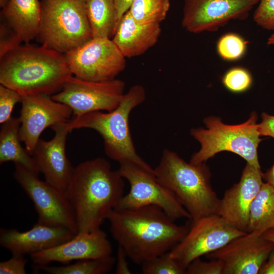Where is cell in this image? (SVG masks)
Wrapping results in <instances>:
<instances>
[{
	"label": "cell",
	"instance_id": "cell-37",
	"mask_svg": "<svg viewBox=\"0 0 274 274\" xmlns=\"http://www.w3.org/2000/svg\"><path fill=\"white\" fill-rule=\"evenodd\" d=\"M134 0H114L117 12V25L123 15L128 10Z\"/></svg>",
	"mask_w": 274,
	"mask_h": 274
},
{
	"label": "cell",
	"instance_id": "cell-28",
	"mask_svg": "<svg viewBox=\"0 0 274 274\" xmlns=\"http://www.w3.org/2000/svg\"><path fill=\"white\" fill-rule=\"evenodd\" d=\"M247 42L239 35L229 33L222 36L219 40L217 49L220 57L226 60H235L244 54Z\"/></svg>",
	"mask_w": 274,
	"mask_h": 274
},
{
	"label": "cell",
	"instance_id": "cell-10",
	"mask_svg": "<svg viewBox=\"0 0 274 274\" xmlns=\"http://www.w3.org/2000/svg\"><path fill=\"white\" fill-rule=\"evenodd\" d=\"M65 55L72 75L84 80H113L126 67V58L112 39L92 38Z\"/></svg>",
	"mask_w": 274,
	"mask_h": 274
},
{
	"label": "cell",
	"instance_id": "cell-38",
	"mask_svg": "<svg viewBox=\"0 0 274 274\" xmlns=\"http://www.w3.org/2000/svg\"><path fill=\"white\" fill-rule=\"evenodd\" d=\"M259 274H274V249L261 266Z\"/></svg>",
	"mask_w": 274,
	"mask_h": 274
},
{
	"label": "cell",
	"instance_id": "cell-19",
	"mask_svg": "<svg viewBox=\"0 0 274 274\" xmlns=\"http://www.w3.org/2000/svg\"><path fill=\"white\" fill-rule=\"evenodd\" d=\"M76 234L64 227L37 222L30 229L25 231L2 228L0 245L9 251L12 256H30L63 244Z\"/></svg>",
	"mask_w": 274,
	"mask_h": 274
},
{
	"label": "cell",
	"instance_id": "cell-36",
	"mask_svg": "<svg viewBox=\"0 0 274 274\" xmlns=\"http://www.w3.org/2000/svg\"><path fill=\"white\" fill-rule=\"evenodd\" d=\"M127 257L124 250L121 246H118L117 258H116V267L115 273L130 274L132 273L127 261Z\"/></svg>",
	"mask_w": 274,
	"mask_h": 274
},
{
	"label": "cell",
	"instance_id": "cell-5",
	"mask_svg": "<svg viewBox=\"0 0 274 274\" xmlns=\"http://www.w3.org/2000/svg\"><path fill=\"white\" fill-rule=\"evenodd\" d=\"M146 92L141 85L131 87L118 105L111 111H96L79 117H72L67 122L70 130L89 128L97 131L104 141L106 155L118 161H130L153 172V168L137 153L130 131L131 112L146 99Z\"/></svg>",
	"mask_w": 274,
	"mask_h": 274
},
{
	"label": "cell",
	"instance_id": "cell-29",
	"mask_svg": "<svg viewBox=\"0 0 274 274\" xmlns=\"http://www.w3.org/2000/svg\"><path fill=\"white\" fill-rule=\"evenodd\" d=\"M222 83L229 91L240 93L251 87L252 78L247 70L236 67L229 70L225 74L222 78Z\"/></svg>",
	"mask_w": 274,
	"mask_h": 274
},
{
	"label": "cell",
	"instance_id": "cell-9",
	"mask_svg": "<svg viewBox=\"0 0 274 274\" xmlns=\"http://www.w3.org/2000/svg\"><path fill=\"white\" fill-rule=\"evenodd\" d=\"M13 176L33 202L38 223L78 233L75 211L66 192L41 180L39 174L19 164H15Z\"/></svg>",
	"mask_w": 274,
	"mask_h": 274
},
{
	"label": "cell",
	"instance_id": "cell-42",
	"mask_svg": "<svg viewBox=\"0 0 274 274\" xmlns=\"http://www.w3.org/2000/svg\"><path fill=\"white\" fill-rule=\"evenodd\" d=\"M9 0H0V7L3 8L9 2Z\"/></svg>",
	"mask_w": 274,
	"mask_h": 274
},
{
	"label": "cell",
	"instance_id": "cell-2",
	"mask_svg": "<svg viewBox=\"0 0 274 274\" xmlns=\"http://www.w3.org/2000/svg\"><path fill=\"white\" fill-rule=\"evenodd\" d=\"M124 179L101 157L74 167L66 192L75 211L78 233L100 228L124 195Z\"/></svg>",
	"mask_w": 274,
	"mask_h": 274
},
{
	"label": "cell",
	"instance_id": "cell-6",
	"mask_svg": "<svg viewBox=\"0 0 274 274\" xmlns=\"http://www.w3.org/2000/svg\"><path fill=\"white\" fill-rule=\"evenodd\" d=\"M257 116L252 113L245 122L237 125L223 123L216 117L203 120L206 128H192L191 135L200 145L190 162L197 164L205 162L217 153L229 151L244 159L247 163L260 167L257 148L262 140L258 130Z\"/></svg>",
	"mask_w": 274,
	"mask_h": 274
},
{
	"label": "cell",
	"instance_id": "cell-17",
	"mask_svg": "<svg viewBox=\"0 0 274 274\" xmlns=\"http://www.w3.org/2000/svg\"><path fill=\"white\" fill-rule=\"evenodd\" d=\"M51 128L55 133L53 138L49 141L40 139L31 155L45 180L66 192L74 169L65 152L66 141L71 131L67 122Z\"/></svg>",
	"mask_w": 274,
	"mask_h": 274
},
{
	"label": "cell",
	"instance_id": "cell-27",
	"mask_svg": "<svg viewBox=\"0 0 274 274\" xmlns=\"http://www.w3.org/2000/svg\"><path fill=\"white\" fill-rule=\"evenodd\" d=\"M144 274H186V269L169 255V252L160 255L142 264Z\"/></svg>",
	"mask_w": 274,
	"mask_h": 274
},
{
	"label": "cell",
	"instance_id": "cell-35",
	"mask_svg": "<svg viewBox=\"0 0 274 274\" xmlns=\"http://www.w3.org/2000/svg\"><path fill=\"white\" fill-rule=\"evenodd\" d=\"M262 121L258 124L260 135L267 136L274 139V116L266 113L261 114Z\"/></svg>",
	"mask_w": 274,
	"mask_h": 274
},
{
	"label": "cell",
	"instance_id": "cell-1",
	"mask_svg": "<svg viewBox=\"0 0 274 274\" xmlns=\"http://www.w3.org/2000/svg\"><path fill=\"white\" fill-rule=\"evenodd\" d=\"M113 237L138 264L170 251L187 233L160 208L148 205L116 209L108 219Z\"/></svg>",
	"mask_w": 274,
	"mask_h": 274
},
{
	"label": "cell",
	"instance_id": "cell-39",
	"mask_svg": "<svg viewBox=\"0 0 274 274\" xmlns=\"http://www.w3.org/2000/svg\"><path fill=\"white\" fill-rule=\"evenodd\" d=\"M262 177L266 183L274 187V163L265 173L262 174Z\"/></svg>",
	"mask_w": 274,
	"mask_h": 274
},
{
	"label": "cell",
	"instance_id": "cell-31",
	"mask_svg": "<svg viewBox=\"0 0 274 274\" xmlns=\"http://www.w3.org/2000/svg\"><path fill=\"white\" fill-rule=\"evenodd\" d=\"M254 15V22L267 30H274V0H259Z\"/></svg>",
	"mask_w": 274,
	"mask_h": 274
},
{
	"label": "cell",
	"instance_id": "cell-24",
	"mask_svg": "<svg viewBox=\"0 0 274 274\" xmlns=\"http://www.w3.org/2000/svg\"><path fill=\"white\" fill-rule=\"evenodd\" d=\"M274 229V187L263 183L250 209L247 232Z\"/></svg>",
	"mask_w": 274,
	"mask_h": 274
},
{
	"label": "cell",
	"instance_id": "cell-14",
	"mask_svg": "<svg viewBox=\"0 0 274 274\" xmlns=\"http://www.w3.org/2000/svg\"><path fill=\"white\" fill-rule=\"evenodd\" d=\"M21 102L19 135L31 155L46 128L68 122L73 116L68 106L54 100L49 95H22Z\"/></svg>",
	"mask_w": 274,
	"mask_h": 274
},
{
	"label": "cell",
	"instance_id": "cell-23",
	"mask_svg": "<svg viewBox=\"0 0 274 274\" xmlns=\"http://www.w3.org/2000/svg\"><path fill=\"white\" fill-rule=\"evenodd\" d=\"M93 38L112 39L117 26L114 0H85Z\"/></svg>",
	"mask_w": 274,
	"mask_h": 274
},
{
	"label": "cell",
	"instance_id": "cell-18",
	"mask_svg": "<svg viewBox=\"0 0 274 274\" xmlns=\"http://www.w3.org/2000/svg\"><path fill=\"white\" fill-rule=\"evenodd\" d=\"M112 247L106 233L100 228L78 232L70 240L30 256L35 265L52 262L68 263L72 261L103 258L112 255Z\"/></svg>",
	"mask_w": 274,
	"mask_h": 274
},
{
	"label": "cell",
	"instance_id": "cell-13",
	"mask_svg": "<svg viewBox=\"0 0 274 274\" xmlns=\"http://www.w3.org/2000/svg\"><path fill=\"white\" fill-rule=\"evenodd\" d=\"M259 0H184L182 27L198 33L215 31L231 20H243Z\"/></svg>",
	"mask_w": 274,
	"mask_h": 274
},
{
	"label": "cell",
	"instance_id": "cell-33",
	"mask_svg": "<svg viewBox=\"0 0 274 274\" xmlns=\"http://www.w3.org/2000/svg\"><path fill=\"white\" fill-rule=\"evenodd\" d=\"M0 58L7 53L20 45L22 41L18 35L6 23L0 26Z\"/></svg>",
	"mask_w": 274,
	"mask_h": 274
},
{
	"label": "cell",
	"instance_id": "cell-3",
	"mask_svg": "<svg viewBox=\"0 0 274 274\" xmlns=\"http://www.w3.org/2000/svg\"><path fill=\"white\" fill-rule=\"evenodd\" d=\"M0 84L24 95H52L72 75L65 54L26 43L0 58Z\"/></svg>",
	"mask_w": 274,
	"mask_h": 274
},
{
	"label": "cell",
	"instance_id": "cell-4",
	"mask_svg": "<svg viewBox=\"0 0 274 274\" xmlns=\"http://www.w3.org/2000/svg\"><path fill=\"white\" fill-rule=\"evenodd\" d=\"M154 174L176 196L192 221L217 214L220 199L211 184L205 162H187L176 152L164 149Z\"/></svg>",
	"mask_w": 274,
	"mask_h": 274
},
{
	"label": "cell",
	"instance_id": "cell-26",
	"mask_svg": "<svg viewBox=\"0 0 274 274\" xmlns=\"http://www.w3.org/2000/svg\"><path fill=\"white\" fill-rule=\"evenodd\" d=\"M170 8V0H134L128 10L140 23H159L164 20Z\"/></svg>",
	"mask_w": 274,
	"mask_h": 274
},
{
	"label": "cell",
	"instance_id": "cell-32",
	"mask_svg": "<svg viewBox=\"0 0 274 274\" xmlns=\"http://www.w3.org/2000/svg\"><path fill=\"white\" fill-rule=\"evenodd\" d=\"M186 274H223V264L218 259L204 261L198 258L188 266Z\"/></svg>",
	"mask_w": 274,
	"mask_h": 274
},
{
	"label": "cell",
	"instance_id": "cell-30",
	"mask_svg": "<svg viewBox=\"0 0 274 274\" xmlns=\"http://www.w3.org/2000/svg\"><path fill=\"white\" fill-rule=\"evenodd\" d=\"M21 95L17 91L0 84V123L2 124L11 117L15 105L21 102Z\"/></svg>",
	"mask_w": 274,
	"mask_h": 274
},
{
	"label": "cell",
	"instance_id": "cell-7",
	"mask_svg": "<svg viewBox=\"0 0 274 274\" xmlns=\"http://www.w3.org/2000/svg\"><path fill=\"white\" fill-rule=\"evenodd\" d=\"M37 38L43 45L65 54L93 38L85 0H42Z\"/></svg>",
	"mask_w": 274,
	"mask_h": 274
},
{
	"label": "cell",
	"instance_id": "cell-22",
	"mask_svg": "<svg viewBox=\"0 0 274 274\" xmlns=\"http://www.w3.org/2000/svg\"><path fill=\"white\" fill-rule=\"evenodd\" d=\"M2 124L0 130V163L13 162L39 174V168L33 158L21 144L19 118L12 117Z\"/></svg>",
	"mask_w": 274,
	"mask_h": 274
},
{
	"label": "cell",
	"instance_id": "cell-25",
	"mask_svg": "<svg viewBox=\"0 0 274 274\" xmlns=\"http://www.w3.org/2000/svg\"><path fill=\"white\" fill-rule=\"evenodd\" d=\"M115 263L116 258L111 255L103 258L80 260L64 266L33 265V268L49 274H105L112 270Z\"/></svg>",
	"mask_w": 274,
	"mask_h": 274
},
{
	"label": "cell",
	"instance_id": "cell-20",
	"mask_svg": "<svg viewBox=\"0 0 274 274\" xmlns=\"http://www.w3.org/2000/svg\"><path fill=\"white\" fill-rule=\"evenodd\" d=\"M161 32L159 23H140L128 11L121 18L112 40L125 58L141 55L158 42Z\"/></svg>",
	"mask_w": 274,
	"mask_h": 274
},
{
	"label": "cell",
	"instance_id": "cell-40",
	"mask_svg": "<svg viewBox=\"0 0 274 274\" xmlns=\"http://www.w3.org/2000/svg\"><path fill=\"white\" fill-rule=\"evenodd\" d=\"M262 235L267 239L274 243V229H269L264 232Z\"/></svg>",
	"mask_w": 274,
	"mask_h": 274
},
{
	"label": "cell",
	"instance_id": "cell-15",
	"mask_svg": "<svg viewBox=\"0 0 274 274\" xmlns=\"http://www.w3.org/2000/svg\"><path fill=\"white\" fill-rule=\"evenodd\" d=\"M274 249V243L256 231L247 232L207 255L223 264V274H259Z\"/></svg>",
	"mask_w": 274,
	"mask_h": 274
},
{
	"label": "cell",
	"instance_id": "cell-34",
	"mask_svg": "<svg viewBox=\"0 0 274 274\" xmlns=\"http://www.w3.org/2000/svg\"><path fill=\"white\" fill-rule=\"evenodd\" d=\"M27 259L25 256L14 257L0 262V274H25Z\"/></svg>",
	"mask_w": 274,
	"mask_h": 274
},
{
	"label": "cell",
	"instance_id": "cell-21",
	"mask_svg": "<svg viewBox=\"0 0 274 274\" xmlns=\"http://www.w3.org/2000/svg\"><path fill=\"white\" fill-rule=\"evenodd\" d=\"M3 22L26 43L37 38L41 23L39 0H9L1 12Z\"/></svg>",
	"mask_w": 274,
	"mask_h": 274
},
{
	"label": "cell",
	"instance_id": "cell-41",
	"mask_svg": "<svg viewBox=\"0 0 274 274\" xmlns=\"http://www.w3.org/2000/svg\"><path fill=\"white\" fill-rule=\"evenodd\" d=\"M267 44L274 45V33H272L267 39Z\"/></svg>",
	"mask_w": 274,
	"mask_h": 274
},
{
	"label": "cell",
	"instance_id": "cell-16",
	"mask_svg": "<svg viewBox=\"0 0 274 274\" xmlns=\"http://www.w3.org/2000/svg\"><path fill=\"white\" fill-rule=\"evenodd\" d=\"M262 174L260 167L247 163L239 182L220 199L217 215L238 230L247 232L251 204L263 183Z\"/></svg>",
	"mask_w": 274,
	"mask_h": 274
},
{
	"label": "cell",
	"instance_id": "cell-8",
	"mask_svg": "<svg viewBox=\"0 0 274 274\" xmlns=\"http://www.w3.org/2000/svg\"><path fill=\"white\" fill-rule=\"evenodd\" d=\"M119 163L118 169L129 184L128 193L124 195L115 209H135L154 205L160 208L172 220L190 219V216L173 192L160 182L154 174L130 161Z\"/></svg>",
	"mask_w": 274,
	"mask_h": 274
},
{
	"label": "cell",
	"instance_id": "cell-12",
	"mask_svg": "<svg viewBox=\"0 0 274 274\" xmlns=\"http://www.w3.org/2000/svg\"><path fill=\"white\" fill-rule=\"evenodd\" d=\"M192 222L183 238L169 251L170 256L185 269L195 259L247 233L231 226L217 214Z\"/></svg>",
	"mask_w": 274,
	"mask_h": 274
},
{
	"label": "cell",
	"instance_id": "cell-11",
	"mask_svg": "<svg viewBox=\"0 0 274 274\" xmlns=\"http://www.w3.org/2000/svg\"><path fill=\"white\" fill-rule=\"evenodd\" d=\"M125 89V82L120 79L91 81L72 76L60 91L51 95L53 99L68 106L72 117L96 111L109 112L121 101Z\"/></svg>",
	"mask_w": 274,
	"mask_h": 274
}]
</instances>
